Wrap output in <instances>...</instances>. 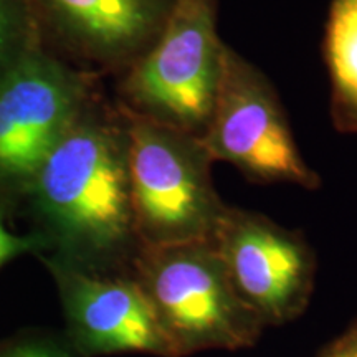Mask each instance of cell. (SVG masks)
<instances>
[{
  "label": "cell",
  "mask_w": 357,
  "mask_h": 357,
  "mask_svg": "<svg viewBox=\"0 0 357 357\" xmlns=\"http://www.w3.org/2000/svg\"><path fill=\"white\" fill-rule=\"evenodd\" d=\"M319 357H357V321L321 352Z\"/></svg>",
  "instance_id": "8fae6325"
},
{
  "label": "cell",
  "mask_w": 357,
  "mask_h": 357,
  "mask_svg": "<svg viewBox=\"0 0 357 357\" xmlns=\"http://www.w3.org/2000/svg\"><path fill=\"white\" fill-rule=\"evenodd\" d=\"M61 20L95 47L126 52L158 37L174 0H47Z\"/></svg>",
  "instance_id": "9c48e42d"
},
{
  "label": "cell",
  "mask_w": 357,
  "mask_h": 357,
  "mask_svg": "<svg viewBox=\"0 0 357 357\" xmlns=\"http://www.w3.org/2000/svg\"><path fill=\"white\" fill-rule=\"evenodd\" d=\"M324 52L333 86L334 121L342 131L357 132V0H333Z\"/></svg>",
  "instance_id": "30bf717a"
},
{
  "label": "cell",
  "mask_w": 357,
  "mask_h": 357,
  "mask_svg": "<svg viewBox=\"0 0 357 357\" xmlns=\"http://www.w3.org/2000/svg\"><path fill=\"white\" fill-rule=\"evenodd\" d=\"M12 22L13 13L10 3H8V0H0V50L6 47L8 35H10Z\"/></svg>",
  "instance_id": "4fadbf2b"
},
{
  "label": "cell",
  "mask_w": 357,
  "mask_h": 357,
  "mask_svg": "<svg viewBox=\"0 0 357 357\" xmlns=\"http://www.w3.org/2000/svg\"><path fill=\"white\" fill-rule=\"evenodd\" d=\"M225 52L217 33V0H174L129 78V93L146 119L200 139L220 89Z\"/></svg>",
  "instance_id": "277c9868"
},
{
  "label": "cell",
  "mask_w": 357,
  "mask_h": 357,
  "mask_svg": "<svg viewBox=\"0 0 357 357\" xmlns=\"http://www.w3.org/2000/svg\"><path fill=\"white\" fill-rule=\"evenodd\" d=\"M25 247L26 243L24 240L13 236L10 231L2 225V220H0V265H2L3 261H7L10 257L22 252Z\"/></svg>",
  "instance_id": "7c38bea8"
},
{
  "label": "cell",
  "mask_w": 357,
  "mask_h": 357,
  "mask_svg": "<svg viewBox=\"0 0 357 357\" xmlns=\"http://www.w3.org/2000/svg\"><path fill=\"white\" fill-rule=\"evenodd\" d=\"M38 176L45 211L70 243L100 253L126 242L134 229L126 142L91 124L71 126Z\"/></svg>",
  "instance_id": "3957f363"
},
{
  "label": "cell",
  "mask_w": 357,
  "mask_h": 357,
  "mask_svg": "<svg viewBox=\"0 0 357 357\" xmlns=\"http://www.w3.org/2000/svg\"><path fill=\"white\" fill-rule=\"evenodd\" d=\"M213 160L234 164L258 182H288L305 189L319 178L303 160L268 79L227 47L220 89L200 137Z\"/></svg>",
  "instance_id": "5b68a950"
},
{
  "label": "cell",
  "mask_w": 357,
  "mask_h": 357,
  "mask_svg": "<svg viewBox=\"0 0 357 357\" xmlns=\"http://www.w3.org/2000/svg\"><path fill=\"white\" fill-rule=\"evenodd\" d=\"M66 303L75 334L89 352L176 357L158 312L137 280L98 278L73 271L66 278Z\"/></svg>",
  "instance_id": "ba28073f"
},
{
  "label": "cell",
  "mask_w": 357,
  "mask_h": 357,
  "mask_svg": "<svg viewBox=\"0 0 357 357\" xmlns=\"http://www.w3.org/2000/svg\"><path fill=\"white\" fill-rule=\"evenodd\" d=\"M126 158L134 229L144 247L212 238L227 205L200 139L142 118L129 128Z\"/></svg>",
  "instance_id": "7a4b0ae2"
},
{
  "label": "cell",
  "mask_w": 357,
  "mask_h": 357,
  "mask_svg": "<svg viewBox=\"0 0 357 357\" xmlns=\"http://www.w3.org/2000/svg\"><path fill=\"white\" fill-rule=\"evenodd\" d=\"M75 89L55 66L30 60L0 83V171L38 172L73 126Z\"/></svg>",
  "instance_id": "52a82bcc"
},
{
  "label": "cell",
  "mask_w": 357,
  "mask_h": 357,
  "mask_svg": "<svg viewBox=\"0 0 357 357\" xmlns=\"http://www.w3.org/2000/svg\"><path fill=\"white\" fill-rule=\"evenodd\" d=\"M137 281L176 357L247 349L265 329L235 294L212 240L144 247Z\"/></svg>",
  "instance_id": "6da1fadb"
},
{
  "label": "cell",
  "mask_w": 357,
  "mask_h": 357,
  "mask_svg": "<svg viewBox=\"0 0 357 357\" xmlns=\"http://www.w3.org/2000/svg\"><path fill=\"white\" fill-rule=\"evenodd\" d=\"M211 240L235 294L265 328L305 312L316 263L301 235L260 213L227 207Z\"/></svg>",
  "instance_id": "8992f818"
},
{
  "label": "cell",
  "mask_w": 357,
  "mask_h": 357,
  "mask_svg": "<svg viewBox=\"0 0 357 357\" xmlns=\"http://www.w3.org/2000/svg\"><path fill=\"white\" fill-rule=\"evenodd\" d=\"M8 357H60V356L55 354L53 351L42 349V347H26V349L13 352V354H10Z\"/></svg>",
  "instance_id": "5bb4252c"
}]
</instances>
